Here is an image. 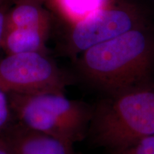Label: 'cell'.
I'll list each match as a JSON object with an SVG mask.
<instances>
[{
	"label": "cell",
	"mask_w": 154,
	"mask_h": 154,
	"mask_svg": "<svg viewBox=\"0 0 154 154\" xmlns=\"http://www.w3.org/2000/svg\"><path fill=\"white\" fill-rule=\"evenodd\" d=\"M77 67L86 82L106 95L144 84L154 67L153 42L135 27L86 50Z\"/></svg>",
	"instance_id": "cell-1"
},
{
	"label": "cell",
	"mask_w": 154,
	"mask_h": 154,
	"mask_svg": "<svg viewBox=\"0 0 154 154\" xmlns=\"http://www.w3.org/2000/svg\"><path fill=\"white\" fill-rule=\"evenodd\" d=\"M93 106L87 138L113 154L154 134V82L106 95Z\"/></svg>",
	"instance_id": "cell-2"
},
{
	"label": "cell",
	"mask_w": 154,
	"mask_h": 154,
	"mask_svg": "<svg viewBox=\"0 0 154 154\" xmlns=\"http://www.w3.org/2000/svg\"><path fill=\"white\" fill-rule=\"evenodd\" d=\"M14 120L73 146L87 137L93 106L64 94H8Z\"/></svg>",
	"instance_id": "cell-3"
},
{
	"label": "cell",
	"mask_w": 154,
	"mask_h": 154,
	"mask_svg": "<svg viewBox=\"0 0 154 154\" xmlns=\"http://www.w3.org/2000/svg\"><path fill=\"white\" fill-rule=\"evenodd\" d=\"M72 79L47 54L7 55L0 61V88L7 94H64Z\"/></svg>",
	"instance_id": "cell-4"
},
{
	"label": "cell",
	"mask_w": 154,
	"mask_h": 154,
	"mask_svg": "<svg viewBox=\"0 0 154 154\" xmlns=\"http://www.w3.org/2000/svg\"><path fill=\"white\" fill-rule=\"evenodd\" d=\"M136 17L126 9L103 8L74 24L69 37V51L72 56L82 54L136 27Z\"/></svg>",
	"instance_id": "cell-5"
},
{
	"label": "cell",
	"mask_w": 154,
	"mask_h": 154,
	"mask_svg": "<svg viewBox=\"0 0 154 154\" xmlns=\"http://www.w3.org/2000/svg\"><path fill=\"white\" fill-rule=\"evenodd\" d=\"M0 136L13 154H73L74 147L17 121H13Z\"/></svg>",
	"instance_id": "cell-6"
},
{
	"label": "cell",
	"mask_w": 154,
	"mask_h": 154,
	"mask_svg": "<svg viewBox=\"0 0 154 154\" xmlns=\"http://www.w3.org/2000/svg\"><path fill=\"white\" fill-rule=\"evenodd\" d=\"M42 3L25 1L13 5L7 11L5 32L18 28H37L50 31L51 16Z\"/></svg>",
	"instance_id": "cell-7"
},
{
	"label": "cell",
	"mask_w": 154,
	"mask_h": 154,
	"mask_svg": "<svg viewBox=\"0 0 154 154\" xmlns=\"http://www.w3.org/2000/svg\"><path fill=\"white\" fill-rule=\"evenodd\" d=\"M49 30L37 28H18L4 33L1 48L7 55L25 53L47 54L46 42Z\"/></svg>",
	"instance_id": "cell-8"
},
{
	"label": "cell",
	"mask_w": 154,
	"mask_h": 154,
	"mask_svg": "<svg viewBox=\"0 0 154 154\" xmlns=\"http://www.w3.org/2000/svg\"><path fill=\"white\" fill-rule=\"evenodd\" d=\"M61 12L73 24L109 6V0H57Z\"/></svg>",
	"instance_id": "cell-9"
},
{
	"label": "cell",
	"mask_w": 154,
	"mask_h": 154,
	"mask_svg": "<svg viewBox=\"0 0 154 154\" xmlns=\"http://www.w3.org/2000/svg\"><path fill=\"white\" fill-rule=\"evenodd\" d=\"M14 119L8 94L0 88V135L10 126Z\"/></svg>",
	"instance_id": "cell-10"
},
{
	"label": "cell",
	"mask_w": 154,
	"mask_h": 154,
	"mask_svg": "<svg viewBox=\"0 0 154 154\" xmlns=\"http://www.w3.org/2000/svg\"><path fill=\"white\" fill-rule=\"evenodd\" d=\"M113 154H154V134L142 138L129 147Z\"/></svg>",
	"instance_id": "cell-11"
},
{
	"label": "cell",
	"mask_w": 154,
	"mask_h": 154,
	"mask_svg": "<svg viewBox=\"0 0 154 154\" xmlns=\"http://www.w3.org/2000/svg\"><path fill=\"white\" fill-rule=\"evenodd\" d=\"M7 11V5H3V4H0V48H1L4 32H5V18Z\"/></svg>",
	"instance_id": "cell-12"
},
{
	"label": "cell",
	"mask_w": 154,
	"mask_h": 154,
	"mask_svg": "<svg viewBox=\"0 0 154 154\" xmlns=\"http://www.w3.org/2000/svg\"><path fill=\"white\" fill-rule=\"evenodd\" d=\"M0 154H13L9 145L1 136H0Z\"/></svg>",
	"instance_id": "cell-13"
},
{
	"label": "cell",
	"mask_w": 154,
	"mask_h": 154,
	"mask_svg": "<svg viewBox=\"0 0 154 154\" xmlns=\"http://www.w3.org/2000/svg\"><path fill=\"white\" fill-rule=\"evenodd\" d=\"M25 1H36L39 2H43L44 0H0V3L3 4V5H8L9 4H11V5H15V4L22 2Z\"/></svg>",
	"instance_id": "cell-14"
},
{
	"label": "cell",
	"mask_w": 154,
	"mask_h": 154,
	"mask_svg": "<svg viewBox=\"0 0 154 154\" xmlns=\"http://www.w3.org/2000/svg\"><path fill=\"white\" fill-rule=\"evenodd\" d=\"M73 154H76V153H75V152H74V153H73Z\"/></svg>",
	"instance_id": "cell-15"
},
{
	"label": "cell",
	"mask_w": 154,
	"mask_h": 154,
	"mask_svg": "<svg viewBox=\"0 0 154 154\" xmlns=\"http://www.w3.org/2000/svg\"><path fill=\"white\" fill-rule=\"evenodd\" d=\"M0 4H1V3H0Z\"/></svg>",
	"instance_id": "cell-16"
}]
</instances>
